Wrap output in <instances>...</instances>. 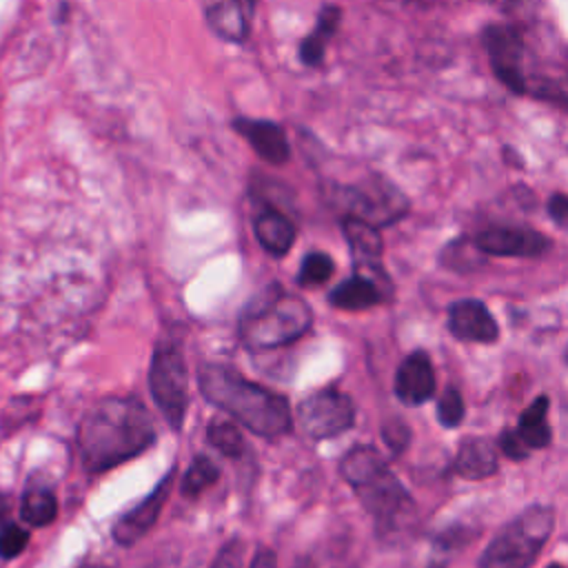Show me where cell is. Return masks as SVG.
I'll list each match as a JSON object with an SVG mask.
<instances>
[{
    "mask_svg": "<svg viewBox=\"0 0 568 568\" xmlns=\"http://www.w3.org/2000/svg\"><path fill=\"white\" fill-rule=\"evenodd\" d=\"M255 0H204L209 29L226 42H244L251 31Z\"/></svg>",
    "mask_w": 568,
    "mask_h": 568,
    "instance_id": "cell-16",
    "label": "cell"
},
{
    "mask_svg": "<svg viewBox=\"0 0 568 568\" xmlns=\"http://www.w3.org/2000/svg\"><path fill=\"white\" fill-rule=\"evenodd\" d=\"M20 517L33 528L49 526L58 517V499L49 488H27L20 501Z\"/></svg>",
    "mask_w": 568,
    "mask_h": 568,
    "instance_id": "cell-22",
    "label": "cell"
},
{
    "mask_svg": "<svg viewBox=\"0 0 568 568\" xmlns=\"http://www.w3.org/2000/svg\"><path fill=\"white\" fill-rule=\"evenodd\" d=\"M31 404H33L31 397H24L22 410H16V406H13L11 402L7 404V410L2 413V419H0L4 435H9V433H13L16 428H20V426L24 424V419H31V417L38 415V410H31Z\"/></svg>",
    "mask_w": 568,
    "mask_h": 568,
    "instance_id": "cell-31",
    "label": "cell"
},
{
    "mask_svg": "<svg viewBox=\"0 0 568 568\" xmlns=\"http://www.w3.org/2000/svg\"><path fill=\"white\" fill-rule=\"evenodd\" d=\"M395 395L406 406H419L435 395V368L426 351H413L395 373Z\"/></svg>",
    "mask_w": 568,
    "mask_h": 568,
    "instance_id": "cell-14",
    "label": "cell"
},
{
    "mask_svg": "<svg viewBox=\"0 0 568 568\" xmlns=\"http://www.w3.org/2000/svg\"><path fill=\"white\" fill-rule=\"evenodd\" d=\"M175 475H178V468L173 466L138 506H133L129 513L118 517V521L113 524V530H111L118 546L129 548V546L138 544L155 526V521L171 495Z\"/></svg>",
    "mask_w": 568,
    "mask_h": 568,
    "instance_id": "cell-10",
    "label": "cell"
},
{
    "mask_svg": "<svg viewBox=\"0 0 568 568\" xmlns=\"http://www.w3.org/2000/svg\"><path fill=\"white\" fill-rule=\"evenodd\" d=\"M231 126L268 164H284L291 158L286 133L277 122L262 118H235Z\"/></svg>",
    "mask_w": 568,
    "mask_h": 568,
    "instance_id": "cell-15",
    "label": "cell"
},
{
    "mask_svg": "<svg viewBox=\"0 0 568 568\" xmlns=\"http://www.w3.org/2000/svg\"><path fill=\"white\" fill-rule=\"evenodd\" d=\"M546 413H548V397L539 395L537 399H532V404H528L524 408V413L519 415V426L517 433L524 439V444L532 450V448H546L550 444L552 430L546 422Z\"/></svg>",
    "mask_w": 568,
    "mask_h": 568,
    "instance_id": "cell-21",
    "label": "cell"
},
{
    "mask_svg": "<svg viewBox=\"0 0 568 568\" xmlns=\"http://www.w3.org/2000/svg\"><path fill=\"white\" fill-rule=\"evenodd\" d=\"M473 244L497 257H539L550 248V240L530 226H490L479 231Z\"/></svg>",
    "mask_w": 568,
    "mask_h": 568,
    "instance_id": "cell-11",
    "label": "cell"
},
{
    "mask_svg": "<svg viewBox=\"0 0 568 568\" xmlns=\"http://www.w3.org/2000/svg\"><path fill=\"white\" fill-rule=\"evenodd\" d=\"M311 324L313 313L308 302L273 282L242 308L237 333L246 348L264 351L300 339L308 333Z\"/></svg>",
    "mask_w": 568,
    "mask_h": 568,
    "instance_id": "cell-4",
    "label": "cell"
},
{
    "mask_svg": "<svg viewBox=\"0 0 568 568\" xmlns=\"http://www.w3.org/2000/svg\"><path fill=\"white\" fill-rule=\"evenodd\" d=\"M206 439L224 457H242V453L246 450L242 433L229 419H220V417L211 419L206 426Z\"/></svg>",
    "mask_w": 568,
    "mask_h": 568,
    "instance_id": "cell-24",
    "label": "cell"
},
{
    "mask_svg": "<svg viewBox=\"0 0 568 568\" xmlns=\"http://www.w3.org/2000/svg\"><path fill=\"white\" fill-rule=\"evenodd\" d=\"M337 193L339 202L348 209L346 215L359 217L373 226L393 224L408 211L406 195L382 175H371L359 184L339 186Z\"/></svg>",
    "mask_w": 568,
    "mask_h": 568,
    "instance_id": "cell-7",
    "label": "cell"
},
{
    "mask_svg": "<svg viewBox=\"0 0 568 568\" xmlns=\"http://www.w3.org/2000/svg\"><path fill=\"white\" fill-rule=\"evenodd\" d=\"M293 568H313V564H311L308 559H300V561H297Z\"/></svg>",
    "mask_w": 568,
    "mask_h": 568,
    "instance_id": "cell-35",
    "label": "cell"
},
{
    "mask_svg": "<svg viewBox=\"0 0 568 568\" xmlns=\"http://www.w3.org/2000/svg\"><path fill=\"white\" fill-rule=\"evenodd\" d=\"M495 78L513 93H528L524 73V36L515 24H490L481 33Z\"/></svg>",
    "mask_w": 568,
    "mask_h": 568,
    "instance_id": "cell-9",
    "label": "cell"
},
{
    "mask_svg": "<svg viewBox=\"0 0 568 568\" xmlns=\"http://www.w3.org/2000/svg\"><path fill=\"white\" fill-rule=\"evenodd\" d=\"M244 555H246V544L242 539H231L217 550L211 568H242Z\"/></svg>",
    "mask_w": 568,
    "mask_h": 568,
    "instance_id": "cell-30",
    "label": "cell"
},
{
    "mask_svg": "<svg viewBox=\"0 0 568 568\" xmlns=\"http://www.w3.org/2000/svg\"><path fill=\"white\" fill-rule=\"evenodd\" d=\"M342 20V9L337 4H324L322 11L317 13V22L311 29V33L300 42V60L311 67L317 69L324 62V53L326 47L331 42V38L335 36L337 27Z\"/></svg>",
    "mask_w": 568,
    "mask_h": 568,
    "instance_id": "cell-18",
    "label": "cell"
},
{
    "mask_svg": "<svg viewBox=\"0 0 568 568\" xmlns=\"http://www.w3.org/2000/svg\"><path fill=\"white\" fill-rule=\"evenodd\" d=\"M548 215L557 226L566 224L568 217V197L564 193H552L548 200Z\"/></svg>",
    "mask_w": 568,
    "mask_h": 568,
    "instance_id": "cell-33",
    "label": "cell"
},
{
    "mask_svg": "<svg viewBox=\"0 0 568 568\" xmlns=\"http://www.w3.org/2000/svg\"><path fill=\"white\" fill-rule=\"evenodd\" d=\"M155 444L146 406L133 397H106L78 426V450L89 473L111 470Z\"/></svg>",
    "mask_w": 568,
    "mask_h": 568,
    "instance_id": "cell-1",
    "label": "cell"
},
{
    "mask_svg": "<svg viewBox=\"0 0 568 568\" xmlns=\"http://www.w3.org/2000/svg\"><path fill=\"white\" fill-rule=\"evenodd\" d=\"M555 526V508L530 504L497 530L484 548L477 568H530Z\"/></svg>",
    "mask_w": 568,
    "mask_h": 568,
    "instance_id": "cell-5",
    "label": "cell"
},
{
    "mask_svg": "<svg viewBox=\"0 0 568 568\" xmlns=\"http://www.w3.org/2000/svg\"><path fill=\"white\" fill-rule=\"evenodd\" d=\"M393 297V282L382 273H353L328 293V302L342 311H364L377 304H384Z\"/></svg>",
    "mask_w": 568,
    "mask_h": 568,
    "instance_id": "cell-12",
    "label": "cell"
},
{
    "mask_svg": "<svg viewBox=\"0 0 568 568\" xmlns=\"http://www.w3.org/2000/svg\"><path fill=\"white\" fill-rule=\"evenodd\" d=\"M80 568H106V566H100V564H84V566H80Z\"/></svg>",
    "mask_w": 568,
    "mask_h": 568,
    "instance_id": "cell-36",
    "label": "cell"
},
{
    "mask_svg": "<svg viewBox=\"0 0 568 568\" xmlns=\"http://www.w3.org/2000/svg\"><path fill=\"white\" fill-rule=\"evenodd\" d=\"M342 231L344 237L351 246V255H353V264H373V262H382V235L377 231V226L353 217V215H344L342 217Z\"/></svg>",
    "mask_w": 568,
    "mask_h": 568,
    "instance_id": "cell-20",
    "label": "cell"
},
{
    "mask_svg": "<svg viewBox=\"0 0 568 568\" xmlns=\"http://www.w3.org/2000/svg\"><path fill=\"white\" fill-rule=\"evenodd\" d=\"M382 437H384L386 446L395 455H399L408 446V442H410V428L399 417H390L382 426Z\"/></svg>",
    "mask_w": 568,
    "mask_h": 568,
    "instance_id": "cell-29",
    "label": "cell"
},
{
    "mask_svg": "<svg viewBox=\"0 0 568 568\" xmlns=\"http://www.w3.org/2000/svg\"><path fill=\"white\" fill-rule=\"evenodd\" d=\"M253 231H255V237L262 244V248L277 257L286 255L295 242L293 222L277 209H264L255 217Z\"/></svg>",
    "mask_w": 568,
    "mask_h": 568,
    "instance_id": "cell-19",
    "label": "cell"
},
{
    "mask_svg": "<svg viewBox=\"0 0 568 568\" xmlns=\"http://www.w3.org/2000/svg\"><path fill=\"white\" fill-rule=\"evenodd\" d=\"M442 264L453 271L468 273L479 268V264H484V253L473 244V240L459 237L442 251Z\"/></svg>",
    "mask_w": 568,
    "mask_h": 568,
    "instance_id": "cell-25",
    "label": "cell"
},
{
    "mask_svg": "<svg viewBox=\"0 0 568 568\" xmlns=\"http://www.w3.org/2000/svg\"><path fill=\"white\" fill-rule=\"evenodd\" d=\"M248 568H277V557L271 548H260Z\"/></svg>",
    "mask_w": 568,
    "mask_h": 568,
    "instance_id": "cell-34",
    "label": "cell"
},
{
    "mask_svg": "<svg viewBox=\"0 0 568 568\" xmlns=\"http://www.w3.org/2000/svg\"><path fill=\"white\" fill-rule=\"evenodd\" d=\"M297 422L302 433L311 439H328L353 428L355 404L339 388L326 386L300 402Z\"/></svg>",
    "mask_w": 568,
    "mask_h": 568,
    "instance_id": "cell-8",
    "label": "cell"
},
{
    "mask_svg": "<svg viewBox=\"0 0 568 568\" xmlns=\"http://www.w3.org/2000/svg\"><path fill=\"white\" fill-rule=\"evenodd\" d=\"M333 273H335L333 257L328 253H322V251H311L302 260L297 282L302 286H317V284H324Z\"/></svg>",
    "mask_w": 568,
    "mask_h": 568,
    "instance_id": "cell-26",
    "label": "cell"
},
{
    "mask_svg": "<svg viewBox=\"0 0 568 568\" xmlns=\"http://www.w3.org/2000/svg\"><path fill=\"white\" fill-rule=\"evenodd\" d=\"M197 386L204 399L260 437H280L293 428L288 399L255 384L226 364H202Z\"/></svg>",
    "mask_w": 568,
    "mask_h": 568,
    "instance_id": "cell-2",
    "label": "cell"
},
{
    "mask_svg": "<svg viewBox=\"0 0 568 568\" xmlns=\"http://www.w3.org/2000/svg\"><path fill=\"white\" fill-rule=\"evenodd\" d=\"M217 479H220V468L213 464V459H209L206 455H195L180 481V493L186 499H195Z\"/></svg>",
    "mask_w": 568,
    "mask_h": 568,
    "instance_id": "cell-23",
    "label": "cell"
},
{
    "mask_svg": "<svg viewBox=\"0 0 568 568\" xmlns=\"http://www.w3.org/2000/svg\"><path fill=\"white\" fill-rule=\"evenodd\" d=\"M448 331L462 342L493 344L499 337V326L488 306L479 300L466 297L448 306Z\"/></svg>",
    "mask_w": 568,
    "mask_h": 568,
    "instance_id": "cell-13",
    "label": "cell"
},
{
    "mask_svg": "<svg viewBox=\"0 0 568 568\" xmlns=\"http://www.w3.org/2000/svg\"><path fill=\"white\" fill-rule=\"evenodd\" d=\"M149 390L171 430H182L189 406V371L178 342H160L149 366Z\"/></svg>",
    "mask_w": 568,
    "mask_h": 568,
    "instance_id": "cell-6",
    "label": "cell"
},
{
    "mask_svg": "<svg viewBox=\"0 0 568 568\" xmlns=\"http://www.w3.org/2000/svg\"><path fill=\"white\" fill-rule=\"evenodd\" d=\"M499 448H501V453H504L506 457H510V459H526L528 453H530V448L524 444V439L519 437V433H517V430H510V428H506V430L499 435Z\"/></svg>",
    "mask_w": 568,
    "mask_h": 568,
    "instance_id": "cell-32",
    "label": "cell"
},
{
    "mask_svg": "<svg viewBox=\"0 0 568 568\" xmlns=\"http://www.w3.org/2000/svg\"><path fill=\"white\" fill-rule=\"evenodd\" d=\"M339 475L353 486L364 508L373 515L379 537L404 532L415 517V501L386 459L371 444H357L339 459Z\"/></svg>",
    "mask_w": 568,
    "mask_h": 568,
    "instance_id": "cell-3",
    "label": "cell"
},
{
    "mask_svg": "<svg viewBox=\"0 0 568 568\" xmlns=\"http://www.w3.org/2000/svg\"><path fill=\"white\" fill-rule=\"evenodd\" d=\"M548 568H564V566H561V564H550Z\"/></svg>",
    "mask_w": 568,
    "mask_h": 568,
    "instance_id": "cell-37",
    "label": "cell"
},
{
    "mask_svg": "<svg viewBox=\"0 0 568 568\" xmlns=\"http://www.w3.org/2000/svg\"><path fill=\"white\" fill-rule=\"evenodd\" d=\"M29 544V530L11 519L0 526V557L16 559Z\"/></svg>",
    "mask_w": 568,
    "mask_h": 568,
    "instance_id": "cell-28",
    "label": "cell"
},
{
    "mask_svg": "<svg viewBox=\"0 0 568 568\" xmlns=\"http://www.w3.org/2000/svg\"><path fill=\"white\" fill-rule=\"evenodd\" d=\"M497 446L488 437L468 435L459 442L453 470L468 481H479L497 473Z\"/></svg>",
    "mask_w": 568,
    "mask_h": 568,
    "instance_id": "cell-17",
    "label": "cell"
},
{
    "mask_svg": "<svg viewBox=\"0 0 568 568\" xmlns=\"http://www.w3.org/2000/svg\"><path fill=\"white\" fill-rule=\"evenodd\" d=\"M464 399H462V393L455 388V386H448L442 397L437 399V417H439V424L446 426V428H457L464 419Z\"/></svg>",
    "mask_w": 568,
    "mask_h": 568,
    "instance_id": "cell-27",
    "label": "cell"
}]
</instances>
